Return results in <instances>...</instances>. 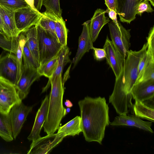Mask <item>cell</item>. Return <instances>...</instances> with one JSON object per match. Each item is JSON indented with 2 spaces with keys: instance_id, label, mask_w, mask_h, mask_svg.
<instances>
[{
  "instance_id": "1",
  "label": "cell",
  "mask_w": 154,
  "mask_h": 154,
  "mask_svg": "<svg viewBox=\"0 0 154 154\" xmlns=\"http://www.w3.org/2000/svg\"><path fill=\"white\" fill-rule=\"evenodd\" d=\"M78 105L85 140L101 144L106 128L110 123L109 107L105 97L87 96L79 100Z\"/></svg>"
},
{
  "instance_id": "2",
  "label": "cell",
  "mask_w": 154,
  "mask_h": 154,
  "mask_svg": "<svg viewBox=\"0 0 154 154\" xmlns=\"http://www.w3.org/2000/svg\"><path fill=\"white\" fill-rule=\"evenodd\" d=\"M62 75L55 76L49 80L51 85L47 117L43 127L47 134L54 133L60 125L65 116V109L63 104L64 92Z\"/></svg>"
},
{
  "instance_id": "3",
  "label": "cell",
  "mask_w": 154,
  "mask_h": 154,
  "mask_svg": "<svg viewBox=\"0 0 154 154\" xmlns=\"http://www.w3.org/2000/svg\"><path fill=\"white\" fill-rule=\"evenodd\" d=\"M36 26L39 39V68L57 55L63 46L55 34L44 29L38 25Z\"/></svg>"
},
{
  "instance_id": "4",
  "label": "cell",
  "mask_w": 154,
  "mask_h": 154,
  "mask_svg": "<svg viewBox=\"0 0 154 154\" xmlns=\"http://www.w3.org/2000/svg\"><path fill=\"white\" fill-rule=\"evenodd\" d=\"M123 66L119 76L116 79L113 92L109 97V102L119 115L127 114L130 112L134 114L131 94H127L124 88Z\"/></svg>"
},
{
  "instance_id": "5",
  "label": "cell",
  "mask_w": 154,
  "mask_h": 154,
  "mask_svg": "<svg viewBox=\"0 0 154 154\" xmlns=\"http://www.w3.org/2000/svg\"><path fill=\"white\" fill-rule=\"evenodd\" d=\"M147 48V43L142 48L136 51L129 50L124 65L123 82L126 93L131 94V89L134 84L138 76V68L140 61Z\"/></svg>"
},
{
  "instance_id": "6",
  "label": "cell",
  "mask_w": 154,
  "mask_h": 154,
  "mask_svg": "<svg viewBox=\"0 0 154 154\" xmlns=\"http://www.w3.org/2000/svg\"><path fill=\"white\" fill-rule=\"evenodd\" d=\"M117 26L113 21L108 23L111 41L119 51L126 58L131 47V29H126L119 21Z\"/></svg>"
},
{
  "instance_id": "7",
  "label": "cell",
  "mask_w": 154,
  "mask_h": 154,
  "mask_svg": "<svg viewBox=\"0 0 154 154\" xmlns=\"http://www.w3.org/2000/svg\"><path fill=\"white\" fill-rule=\"evenodd\" d=\"M22 101L15 85L0 77V112L8 115L14 105Z\"/></svg>"
},
{
  "instance_id": "8",
  "label": "cell",
  "mask_w": 154,
  "mask_h": 154,
  "mask_svg": "<svg viewBox=\"0 0 154 154\" xmlns=\"http://www.w3.org/2000/svg\"><path fill=\"white\" fill-rule=\"evenodd\" d=\"M40 76L37 69L28 63H22L20 76L15 87L21 100L27 97L31 85Z\"/></svg>"
},
{
  "instance_id": "9",
  "label": "cell",
  "mask_w": 154,
  "mask_h": 154,
  "mask_svg": "<svg viewBox=\"0 0 154 154\" xmlns=\"http://www.w3.org/2000/svg\"><path fill=\"white\" fill-rule=\"evenodd\" d=\"M33 106L25 105L22 101L14 105L8 114L14 139L20 133L26 118Z\"/></svg>"
},
{
  "instance_id": "10",
  "label": "cell",
  "mask_w": 154,
  "mask_h": 154,
  "mask_svg": "<svg viewBox=\"0 0 154 154\" xmlns=\"http://www.w3.org/2000/svg\"><path fill=\"white\" fill-rule=\"evenodd\" d=\"M65 137L63 134L60 133L51 134L41 137L32 141L27 154H49Z\"/></svg>"
},
{
  "instance_id": "11",
  "label": "cell",
  "mask_w": 154,
  "mask_h": 154,
  "mask_svg": "<svg viewBox=\"0 0 154 154\" xmlns=\"http://www.w3.org/2000/svg\"><path fill=\"white\" fill-rule=\"evenodd\" d=\"M42 14L29 6L15 11L16 24L20 33L37 25Z\"/></svg>"
},
{
  "instance_id": "12",
  "label": "cell",
  "mask_w": 154,
  "mask_h": 154,
  "mask_svg": "<svg viewBox=\"0 0 154 154\" xmlns=\"http://www.w3.org/2000/svg\"><path fill=\"white\" fill-rule=\"evenodd\" d=\"M18 67L15 54L8 53L0 55V77L6 79L15 86L17 80Z\"/></svg>"
},
{
  "instance_id": "13",
  "label": "cell",
  "mask_w": 154,
  "mask_h": 154,
  "mask_svg": "<svg viewBox=\"0 0 154 154\" xmlns=\"http://www.w3.org/2000/svg\"><path fill=\"white\" fill-rule=\"evenodd\" d=\"M103 48L106 53L107 63L112 69L117 79L119 75L124 66L125 58L116 48L107 36Z\"/></svg>"
},
{
  "instance_id": "14",
  "label": "cell",
  "mask_w": 154,
  "mask_h": 154,
  "mask_svg": "<svg viewBox=\"0 0 154 154\" xmlns=\"http://www.w3.org/2000/svg\"><path fill=\"white\" fill-rule=\"evenodd\" d=\"M90 20L84 22L83 28L79 39V45L77 52L72 63L74 67L85 53L88 52L94 47L91 38L89 27Z\"/></svg>"
},
{
  "instance_id": "15",
  "label": "cell",
  "mask_w": 154,
  "mask_h": 154,
  "mask_svg": "<svg viewBox=\"0 0 154 154\" xmlns=\"http://www.w3.org/2000/svg\"><path fill=\"white\" fill-rule=\"evenodd\" d=\"M141 0H117V13L120 20L130 24L136 18L137 7Z\"/></svg>"
},
{
  "instance_id": "16",
  "label": "cell",
  "mask_w": 154,
  "mask_h": 154,
  "mask_svg": "<svg viewBox=\"0 0 154 154\" xmlns=\"http://www.w3.org/2000/svg\"><path fill=\"white\" fill-rule=\"evenodd\" d=\"M49 100V97L46 95L36 113L32 129L27 137L29 141H35L41 137L40 132L47 116Z\"/></svg>"
},
{
  "instance_id": "17",
  "label": "cell",
  "mask_w": 154,
  "mask_h": 154,
  "mask_svg": "<svg viewBox=\"0 0 154 154\" xmlns=\"http://www.w3.org/2000/svg\"><path fill=\"white\" fill-rule=\"evenodd\" d=\"M0 14L8 38L10 41L17 44L20 32L16 25L14 11L9 10L0 5Z\"/></svg>"
},
{
  "instance_id": "18",
  "label": "cell",
  "mask_w": 154,
  "mask_h": 154,
  "mask_svg": "<svg viewBox=\"0 0 154 154\" xmlns=\"http://www.w3.org/2000/svg\"><path fill=\"white\" fill-rule=\"evenodd\" d=\"M112 126H128L134 127L144 131L153 133L151 128L152 122L144 121L133 115H122L116 116L110 124Z\"/></svg>"
},
{
  "instance_id": "19",
  "label": "cell",
  "mask_w": 154,
  "mask_h": 154,
  "mask_svg": "<svg viewBox=\"0 0 154 154\" xmlns=\"http://www.w3.org/2000/svg\"><path fill=\"white\" fill-rule=\"evenodd\" d=\"M131 93L135 100L143 102L154 99V80H149L135 84Z\"/></svg>"
},
{
  "instance_id": "20",
  "label": "cell",
  "mask_w": 154,
  "mask_h": 154,
  "mask_svg": "<svg viewBox=\"0 0 154 154\" xmlns=\"http://www.w3.org/2000/svg\"><path fill=\"white\" fill-rule=\"evenodd\" d=\"M106 13V11L103 9H97L90 20L89 30L93 43L97 38L103 27L110 21L109 18L105 15Z\"/></svg>"
},
{
  "instance_id": "21",
  "label": "cell",
  "mask_w": 154,
  "mask_h": 154,
  "mask_svg": "<svg viewBox=\"0 0 154 154\" xmlns=\"http://www.w3.org/2000/svg\"><path fill=\"white\" fill-rule=\"evenodd\" d=\"M23 32L29 50L39 65V39L36 26H32Z\"/></svg>"
},
{
  "instance_id": "22",
  "label": "cell",
  "mask_w": 154,
  "mask_h": 154,
  "mask_svg": "<svg viewBox=\"0 0 154 154\" xmlns=\"http://www.w3.org/2000/svg\"><path fill=\"white\" fill-rule=\"evenodd\" d=\"M58 130V133H62L65 137L79 135L82 132L80 116H76L63 126H60Z\"/></svg>"
},
{
  "instance_id": "23",
  "label": "cell",
  "mask_w": 154,
  "mask_h": 154,
  "mask_svg": "<svg viewBox=\"0 0 154 154\" xmlns=\"http://www.w3.org/2000/svg\"><path fill=\"white\" fill-rule=\"evenodd\" d=\"M133 110L136 116L154 122V108L147 106L142 102L135 100Z\"/></svg>"
},
{
  "instance_id": "24",
  "label": "cell",
  "mask_w": 154,
  "mask_h": 154,
  "mask_svg": "<svg viewBox=\"0 0 154 154\" xmlns=\"http://www.w3.org/2000/svg\"><path fill=\"white\" fill-rule=\"evenodd\" d=\"M0 137L6 142L14 140L8 115L0 112Z\"/></svg>"
},
{
  "instance_id": "25",
  "label": "cell",
  "mask_w": 154,
  "mask_h": 154,
  "mask_svg": "<svg viewBox=\"0 0 154 154\" xmlns=\"http://www.w3.org/2000/svg\"><path fill=\"white\" fill-rule=\"evenodd\" d=\"M70 53L69 48L67 45L63 46L58 54V62L57 68L52 78L49 80L56 76L62 75L63 68L65 66L70 62L69 56Z\"/></svg>"
},
{
  "instance_id": "26",
  "label": "cell",
  "mask_w": 154,
  "mask_h": 154,
  "mask_svg": "<svg viewBox=\"0 0 154 154\" xmlns=\"http://www.w3.org/2000/svg\"><path fill=\"white\" fill-rule=\"evenodd\" d=\"M42 14L37 25L44 29L55 34V23L58 19L54 15L45 11Z\"/></svg>"
},
{
  "instance_id": "27",
  "label": "cell",
  "mask_w": 154,
  "mask_h": 154,
  "mask_svg": "<svg viewBox=\"0 0 154 154\" xmlns=\"http://www.w3.org/2000/svg\"><path fill=\"white\" fill-rule=\"evenodd\" d=\"M58 62V54L38 69L41 76H44L51 79L57 68Z\"/></svg>"
},
{
  "instance_id": "28",
  "label": "cell",
  "mask_w": 154,
  "mask_h": 154,
  "mask_svg": "<svg viewBox=\"0 0 154 154\" xmlns=\"http://www.w3.org/2000/svg\"><path fill=\"white\" fill-rule=\"evenodd\" d=\"M68 30L62 18L57 20L55 27V33L60 43L63 46L67 45Z\"/></svg>"
},
{
  "instance_id": "29",
  "label": "cell",
  "mask_w": 154,
  "mask_h": 154,
  "mask_svg": "<svg viewBox=\"0 0 154 154\" xmlns=\"http://www.w3.org/2000/svg\"><path fill=\"white\" fill-rule=\"evenodd\" d=\"M43 5L46 8L45 12L54 15L58 19L62 18L60 0H43Z\"/></svg>"
},
{
  "instance_id": "30",
  "label": "cell",
  "mask_w": 154,
  "mask_h": 154,
  "mask_svg": "<svg viewBox=\"0 0 154 154\" xmlns=\"http://www.w3.org/2000/svg\"><path fill=\"white\" fill-rule=\"evenodd\" d=\"M26 41V38L24 33L23 32L20 33L18 37L16 53L15 54L18 67V81L20 75L23 49Z\"/></svg>"
},
{
  "instance_id": "31",
  "label": "cell",
  "mask_w": 154,
  "mask_h": 154,
  "mask_svg": "<svg viewBox=\"0 0 154 154\" xmlns=\"http://www.w3.org/2000/svg\"><path fill=\"white\" fill-rule=\"evenodd\" d=\"M150 79L154 80V59L151 60L144 67L138 74L135 84Z\"/></svg>"
},
{
  "instance_id": "32",
  "label": "cell",
  "mask_w": 154,
  "mask_h": 154,
  "mask_svg": "<svg viewBox=\"0 0 154 154\" xmlns=\"http://www.w3.org/2000/svg\"><path fill=\"white\" fill-rule=\"evenodd\" d=\"M0 5L13 11L29 6L25 0H0Z\"/></svg>"
},
{
  "instance_id": "33",
  "label": "cell",
  "mask_w": 154,
  "mask_h": 154,
  "mask_svg": "<svg viewBox=\"0 0 154 154\" xmlns=\"http://www.w3.org/2000/svg\"><path fill=\"white\" fill-rule=\"evenodd\" d=\"M22 58L23 63H28L37 69L39 68V65L29 50L26 42L23 48Z\"/></svg>"
},
{
  "instance_id": "34",
  "label": "cell",
  "mask_w": 154,
  "mask_h": 154,
  "mask_svg": "<svg viewBox=\"0 0 154 154\" xmlns=\"http://www.w3.org/2000/svg\"><path fill=\"white\" fill-rule=\"evenodd\" d=\"M17 44L8 40L0 33V47L9 52L16 54Z\"/></svg>"
},
{
  "instance_id": "35",
  "label": "cell",
  "mask_w": 154,
  "mask_h": 154,
  "mask_svg": "<svg viewBox=\"0 0 154 154\" xmlns=\"http://www.w3.org/2000/svg\"><path fill=\"white\" fill-rule=\"evenodd\" d=\"M153 11L149 1L145 0L141 2L138 5L136 9V14L141 16L145 12L152 13Z\"/></svg>"
},
{
  "instance_id": "36",
  "label": "cell",
  "mask_w": 154,
  "mask_h": 154,
  "mask_svg": "<svg viewBox=\"0 0 154 154\" xmlns=\"http://www.w3.org/2000/svg\"><path fill=\"white\" fill-rule=\"evenodd\" d=\"M147 48V50L151 54L154 56V26L149 30L148 36L146 38Z\"/></svg>"
},
{
  "instance_id": "37",
  "label": "cell",
  "mask_w": 154,
  "mask_h": 154,
  "mask_svg": "<svg viewBox=\"0 0 154 154\" xmlns=\"http://www.w3.org/2000/svg\"><path fill=\"white\" fill-rule=\"evenodd\" d=\"M93 56L95 59L97 61H101L106 58V55L105 50L103 48H99L93 47Z\"/></svg>"
},
{
  "instance_id": "38",
  "label": "cell",
  "mask_w": 154,
  "mask_h": 154,
  "mask_svg": "<svg viewBox=\"0 0 154 154\" xmlns=\"http://www.w3.org/2000/svg\"><path fill=\"white\" fill-rule=\"evenodd\" d=\"M106 12L108 14L109 17L113 21L117 26H119V21L117 17V12L114 10L107 8Z\"/></svg>"
},
{
  "instance_id": "39",
  "label": "cell",
  "mask_w": 154,
  "mask_h": 154,
  "mask_svg": "<svg viewBox=\"0 0 154 154\" xmlns=\"http://www.w3.org/2000/svg\"><path fill=\"white\" fill-rule=\"evenodd\" d=\"M107 9L115 11L117 12V0H104Z\"/></svg>"
},
{
  "instance_id": "40",
  "label": "cell",
  "mask_w": 154,
  "mask_h": 154,
  "mask_svg": "<svg viewBox=\"0 0 154 154\" xmlns=\"http://www.w3.org/2000/svg\"><path fill=\"white\" fill-rule=\"evenodd\" d=\"M0 33L3 35L4 36H5L6 38L8 40V41L12 42L16 44H17L15 43L12 41L9 40L8 38L6 33L5 32V27L4 26V24L3 22V20L1 16V15L0 14Z\"/></svg>"
},
{
  "instance_id": "41",
  "label": "cell",
  "mask_w": 154,
  "mask_h": 154,
  "mask_svg": "<svg viewBox=\"0 0 154 154\" xmlns=\"http://www.w3.org/2000/svg\"><path fill=\"white\" fill-rule=\"evenodd\" d=\"M43 0H34V5L36 9L39 11L43 5Z\"/></svg>"
},
{
  "instance_id": "42",
  "label": "cell",
  "mask_w": 154,
  "mask_h": 154,
  "mask_svg": "<svg viewBox=\"0 0 154 154\" xmlns=\"http://www.w3.org/2000/svg\"><path fill=\"white\" fill-rule=\"evenodd\" d=\"M27 4L32 8L37 11L34 5V0H25Z\"/></svg>"
},
{
  "instance_id": "43",
  "label": "cell",
  "mask_w": 154,
  "mask_h": 154,
  "mask_svg": "<svg viewBox=\"0 0 154 154\" xmlns=\"http://www.w3.org/2000/svg\"><path fill=\"white\" fill-rule=\"evenodd\" d=\"M65 106L67 107L70 108L73 105L72 102L69 100H66L64 102Z\"/></svg>"
},
{
  "instance_id": "44",
  "label": "cell",
  "mask_w": 154,
  "mask_h": 154,
  "mask_svg": "<svg viewBox=\"0 0 154 154\" xmlns=\"http://www.w3.org/2000/svg\"><path fill=\"white\" fill-rule=\"evenodd\" d=\"M70 109L69 107H67L66 108H65V115L66 116L67 114L70 111Z\"/></svg>"
},
{
  "instance_id": "45",
  "label": "cell",
  "mask_w": 154,
  "mask_h": 154,
  "mask_svg": "<svg viewBox=\"0 0 154 154\" xmlns=\"http://www.w3.org/2000/svg\"><path fill=\"white\" fill-rule=\"evenodd\" d=\"M142 1L145 0H141ZM149 1L151 3L152 5L154 7V0H147Z\"/></svg>"
}]
</instances>
